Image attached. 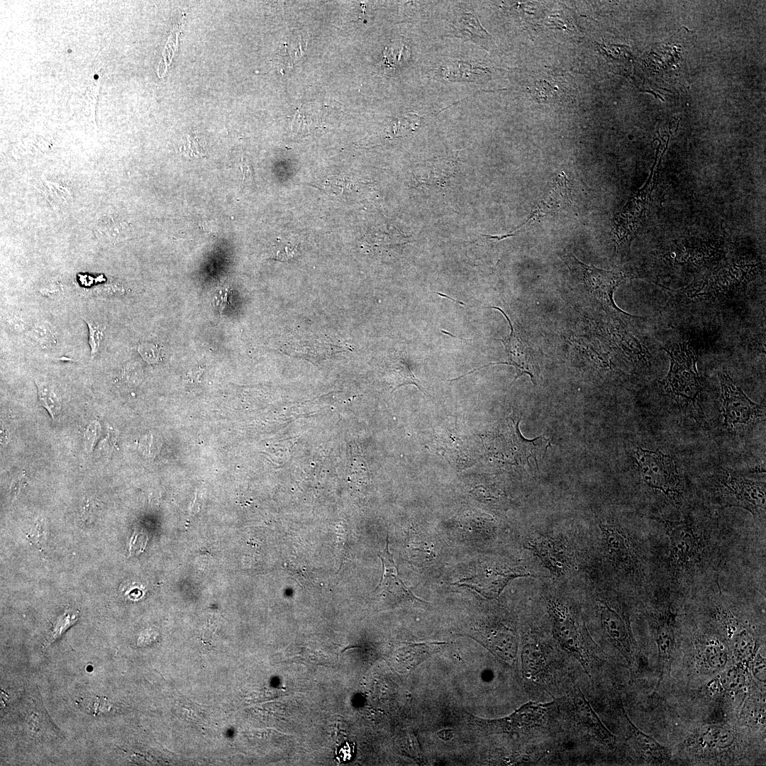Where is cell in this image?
Wrapping results in <instances>:
<instances>
[{"label":"cell","mask_w":766,"mask_h":766,"mask_svg":"<svg viewBox=\"0 0 766 766\" xmlns=\"http://www.w3.org/2000/svg\"><path fill=\"white\" fill-rule=\"evenodd\" d=\"M699 654L701 665L711 672L722 670L728 662V651L718 638H706L700 642Z\"/></svg>","instance_id":"7402d4cb"},{"label":"cell","mask_w":766,"mask_h":766,"mask_svg":"<svg viewBox=\"0 0 766 766\" xmlns=\"http://www.w3.org/2000/svg\"><path fill=\"white\" fill-rule=\"evenodd\" d=\"M25 335L43 349L51 348L57 344L55 331L47 321H36L25 332Z\"/></svg>","instance_id":"d4e9b609"},{"label":"cell","mask_w":766,"mask_h":766,"mask_svg":"<svg viewBox=\"0 0 766 766\" xmlns=\"http://www.w3.org/2000/svg\"><path fill=\"white\" fill-rule=\"evenodd\" d=\"M126 288L124 285L116 279H110L106 282L96 286L92 289L91 294L94 296L101 297H113L124 295Z\"/></svg>","instance_id":"1f68e13d"},{"label":"cell","mask_w":766,"mask_h":766,"mask_svg":"<svg viewBox=\"0 0 766 766\" xmlns=\"http://www.w3.org/2000/svg\"><path fill=\"white\" fill-rule=\"evenodd\" d=\"M9 436V433L7 432V431L5 428L4 426L2 425V423H1V443L2 445H5V444H6L8 443Z\"/></svg>","instance_id":"f6af8a7d"},{"label":"cell","mask_w":766,"mask_h":766,"mask_svg":"<svg viewBox=\"0 0 766 766\" xmlns=\"http://www.w3.org/2000/svg\"><path fill=\"white\" fill-rule=\"evenodd\" d=\"M354 751L353 746L350 747L348 743H346L342 748H340L338 753L340 760H346L347 758H350L352 756V753Z\"/></svg>","instance_id":"ee69618b"},{"label":"cell","mask_w":766,"mask_h":766,"mask_svg":"<svg viewBox=\"0 0 766 766\" xmlns=\"http://www.w3.org/2000/svg\"><path fill=\"white\" fill-rule=\"evenodd\" d=\"M669 540L667 567L672 584L690 586L714 565L711 533L687 516L679 520L658 518Z\"/></svg>","instance_id":"6da1fadb"},{"label":"cell","mask_w":766,"mask_h":766,"mask_svg":"<svg viewBox=\"0 0 766 766\" xmlns=\"http://www.w3.org/2000/svg\"><path fill=\"white\" fill-rule=\"evenodd\" d=\"M6 327L14 333H24L29 328L24 318L19 313H11L4 316Z\"/></svg>","instance_id":"836d02e7"},{"label":"cell","mask_w":766,"mask_h":766,"mask_svg":"<svg viewBox=\"0 0 766 766\" xmlns=\"http://www.w3.org/2000/svg\"><path fill=\"white\" fill-rule=\"evenodd\" d=\"M600 621L609 638L630 662L635 643L626 617L610 604L602 602L600 606Z\"/></svg>","instance_id":"7c38bea8"},{"label":"cell","mask_w":766,"mask_h":766,"mask_svg":"<svg viewBox=\"0 0 766 766\" xmlns=\"http://www.w3.org/2000/svg\"><path fill=\"white\" fill-rule=\"evenodd\" d=\"M455 29L460 35L470 40L486 38L487 33L480 26L476 17L471 13L462 15L455 24Z\"/></svg>","instance_id":"484cf974"},{"label":"cell","mask_w":766,"mask_h":766,"mask_svg":"<svg viewBox=\"0 0 766 766\" xmlns=\"http://www.w3.org/2000/svg\"><path fill=\"white\" fill-rule=\"evenodd\" d=\"M82 709L94 715L111 714L117 710L116 705L105 698L94 697L81 701Z\"/></svg>","instance_id":"4dcf8cb0"},{"label":"cell","mask_w":766,"mask_h":766,"mask_svg":"<svg viewBox=\"0 0 766 766\" xmlns=\"http://www.w3.org/2000/svg\"><path fill=\"white\" fill-rule=\"evenodd\" d=\"M753 674L759 681L765 682V660L760 655H757L754 659Z\"/></svg>","instance_id":"f35d334b"},{"label":"cell","mask_w":766,"mask_h":766,"mask_svg":"<svg viewBox=\"0 0 766 766\" xmlns=\"http://www.w3.org/2000/svg\"><path fill=\"white\" fill-rule=\"evenodd\" d=\"M487 308L499 310L504 316V317L509 322L511 330L509 335L504 339H499V340H501L504 345L506 352L508 355L509 360L507 362L489 363L483 365L478 369H474V370L470 371L467 374H470L476 371L477 370L492 365L504 364L514 366L516 368V375L514 379V382L516 381V379L521 375L526 374L530 376L531 381L535 384L533 358L531 356V349L529 346L523 340H522L517 334H516L514 328L511 323V320L501 308L496 306H490Z\"/></svg>","instance_id":"4fadbf2b"},{"label":"cell","mask_w":766,"mask_h":766,"mask_svg":"<svg viewBox=\"0 0 766 766\" xmlns=\"http://www.w3.org/2000/svg\"><path fill=\"white\" fill-rule=\"evenodd\" d=\"M520 575L521 574L512 572L488 569L455 584L468 587L486 598L494 599L500 594L511 579Z\"/></svg>","instance_id":"2e32d148"},{"label":"cell","mask_w":766,"mask_h":766,"mask_svg":"<svg viewBox=\"0 0 766 766\" xmlns=\"http://www.w3.org/2000/svg\"><path fill=\"white\" fill-rule=\"evenodd\" d=\"M148 540V536L142 532L133 533L130 542V555H138L143 552Z\"/></svg>","instance_id":"8d00e7d4"},{"label":"cell","mask_w":766,"mask_h":766,"mask_svg":"<svg viewBox=\"0 0 766 766\" xmlns=\"http://www.w3.org/2000/svg\"><path fill=\"white\" fill-rule=\"evenodd\" d=\"M388 535L386 539L385 548L378 553V556L382 563V574L379 584L375 591H386L399 596L404 600L422 601L416 597L405 586L399 576L398 569L393 556L389 550Z\"/></svg>","instance_id":"e0dca14e"},{"label":"cell","mask_w":766,"mask_h":766,"mask_svg":"<svg viewBox=\"0 0 766 766\" xmlns=\"http://www.w3.org/2000/svg\"><path fill=\"white\" fill-rule=\"evenodd\" d=\"M434 293H435V294H439V295H440V296H444V297H446V298L450 299L451 300H453V301H455V302H457V303H458V304H462V305H465V304L464 303H462V301H457V300H455V299H453V298H451V297H450V296H448L445 295V294H441V293H439V292H434Z\"/></svg>","instance_id":"bcb514c9"},{"label":"cell","mask_w":766,"mask_h":766,"mask_svg":"<svg viewBox=\"0 0 766 766\" xmlns=\"http://www.w3.org/2000/svg\"><path fill=\"white\" fill-rule=\"evenodd\" d=\"M228 288L226 286L221 287L216 293L213 298L215 306L222 311L228 301Z\"/></svg>","instance_id":"ab89813d"},{"label":"cell","mask_w":766,"mask_h":766,"mask_svg":"<svg viewBox=\"0 0 766 766\" xmlns=\"http://www.w3.org/2000/svg\"><path fill=\"white\" fill-rule=\"evenodd\" d=\"M138 351L142 358L149 364H155L160 360V350L158 348L152 343H140L138 347Z\"/></svg>","instance_id":"e575fe53"},{"label":"cell","mask_w":766,"mask_h":766,"mask_svg":"<svg viewBox=\"0 0 766 766\" xmlns=\"http://www.w3.org/2000/svg\"><path fill=\"white\" fill-rule=\"evenodd\" d=\"M89 331L88 344L91 358L99 353L105 336V326L89 318H84Z\"/></svg>","instance_id":"f546056e"},{"label":"cell","mask_w":766,"mask_h":766,"mask_svg":"<svg viewBox=\"0 0 766 766\" xmlns=\"http://www.w3.org/2000/svg\"><path fill=\"white\" fill-rule=\"evenodd\" d=\"M141 449L146 455L150 456L157 450V446L153 441L152 437H146L141 443Z\"/></svg>","instance_id":"60d3db41"},{"label":"cell","mask_w":766,"mask_h":766,"mask_svg":"<svg viewBox=\"0 0 766 766\" xmlns=\"http://www.w3.org/2000/svg\"><path fill=\"white\" fill-rule=\"evenodd\" d=\"M39 292L46 298L59 299L65 293V286L60 281L53 280L40 287Z\"/></svg>","instance_id":"d6a6232c"},{"label":"cell","mask_w":766,"mask_h":766,"mask_svg":"<svg viewBox=\"0 0 766 766\" xmlns=\"http://www.w3.org/2000/svg\"><path fill=\"white\" fill-rule=\"evenodd\" d=\"M549 705L531 701L506 718L496 720L476 718L474 722L487 733H523L541 726L546 707Z\"/></svg>","instance_id":"9c48e42d"},{"label":"cell","mask_w":766,"mask_h":766,"mask_svg":"<svg viewBox=\"0 0 766 766\" xmlns=\"http://www.w3.org/2000/svg\"><path fill=\"white\" fill-rule=\"evenodd\" d=\"M518 423L513 419L508 420L504 426L497 429L495 443H493L496 454L512 463H529L530 457L536 461L538 457L547 452L549 440L543 436L526 439L520 433Z\"/></svg>","instance_id":"8992f818"},{"label":"cell","mask_w":766,"mask_h":766,"mask_svg":"<svg viewBox=\"0 0 766 766\" xmlns=\"http://www.w3.org/2000/svg\"><path fill=\"white\" fill-rule=\"evenodd\" d=\"M184 152L191 155V156H203L204 150L197 139L190 136L187 138V142L184 145Z\"/></svg>","instance_id":"74e56055"},{"label":"cell","mask_w":766,"mask_h":766,"mask_svg":"<svg viewBox=\"0 0 766 766\" xmlns=\"http://www.w3.org/2000/svg\"><path fill=\"white\" fill-rule=\"evenodd\" d=\"M441 643H415L406 648V662L409 667H415L431 654L435 653Z\"/></svg>","instance_id":"83f0119b"},{"label":"cell","mask_w":766,"mask_h":766,"mask_svg":"<svg viewBox=\"0 0 766 766\" xmlns=\"http://www.w3.org/2000/svg\"><path fill=\"white\" fill-rule=\"evenodd\" d=\"M604 550L612 564L618 570L634 574L640 567V558L628 534L620 527L601 523Z\"/></svg>","instance_id":"ba28073f"},{"label":"cell","mask_w":766,"mask_h":766,"mask_svg":"<svg viewBox=\"0 0 766 766\" xmlns=\"http://www.w3.org/2000/svg\"><path fill=\"white\" fill-rule=\"evenodd\" d=\"M662 348L668 353L670 360V367L665 382V391L698 423L706 425L701 405V387L694 350L689 343L684 342Z\"/></svg>","instance_id":"7a4b0ae2"},{"label":"cell","mask_w":766,"mask_h":766,"mask_svg":"<svg viewBox=\"0 0 766 766\" xmlns=\"http://www.w3.org/2000/svg\"><path fill=\"white\" fill-rule=\"evenodd\" d=\"M677 614L664 606L654 613V638L658 655V688L664 675L669 673L675 645V619Z\"/></svg>","instance_id":"8fae6325"},{"label":"cell","mask_w":766,"mask_h":766,"mask_svg":"<svg viewBox=\"0 0 766 766\" xmlns=\"http://www.w3.org/2000/svg\"><path fill=\"white\" fill-rule=\"evenodd\" d=\"M641 477L651 490L674 504H682L685 491L677 463L672 455L659 450L640 448L634 452Z\"/></svg>","instance_id":"277c9868"},{"label":"cell","mask_w":766,"mask_h":766,"mask_svg":"<svg viewBox=\"0 0 766 766\" xmlns=\"http://www.w3.org/2000/svg\"><path fill=\"white\" fill-rule=\"evenodd\" d=\"M731 267L715 273L689 293L692 298H707L726 294L743 283L745 272Z\"/></svg>","instance_id":"5bb4252c"},{"label":"cell","mask_w":766,"mask_h":766,"mask_svg":"<svg viewBox=\"0 0 766 766\" xmlns=\"http://www.w3.org/2000/svg\"><path fill=\"white\" fill-rule=\"evenodd\" d=\"M573 703L578 722L598 740L607 745L614 746L616 741V736L602 723L578 687L574 689Z\"/></svg>","instance_id":"9a60e30c"},{"label":"cell","mask_w":766,"mask_h":766,"mask_svg":"<svg viewBox=\"0 0 766 766\" xmlns=\"http://www.w3.org/2000/svg\"><path fill=\"white\" fill-rule=\"evenodd\" d=\"M693 744L700 749L710 752L728 749L735 741V733L725 726H710L696 734Z\"/></svg>","instance_id":"ffe728a7"},{"label":"cell","mask_w":766,"mask_h":766,"mask_svg":"<svg viewBox=\"0 0 766 766\" xmlns=\"http://www.w3.org/2000/svg\"><path fill=\"white\" fill-rule=\"evenodd\" d=\"M23 481H24L23 477L22 476H19L17 478H16L15 479H13V482L11 484V491H10V494L13 496V498H15L18 495V493L20 491V489L21 487V485H22Z\"/></svg>","instance_id":"7bdbcfd3"},{"label":"cell","mask_w":766,"mask_h":766,"mask_svg":"<svg viewBox=\"0 0 766 766\" xmlns=\"http://www.w3.org/2000/svg\"><path fill=\"white\" fill-rule=\"evenodd\" d=\"M100 424L97 421H91L88 426L84 434V446L87 453L92 451L95 442L100 435Z\"/></svg>","instance_id":"d590c367"},{"label":"cell","mask_w":766,"mask_h":766,"mask_svg":"<svg viewBox=\"0 0 766 766\" xmlns=\"http://www.w3.org/2000/svg\"><path fill=\"white\" fill-rule=\"evenodd\" d=\"M130 225L121 218L104 216L94 225V233L103 245H112L128 238Z\"/></svg>","instance_id":"d6986e66"},{"label":"cell","mask_w":766,"mask_h":766,"mask_svg":"<svg viewBox=\"0 0 766 766\" xmlns=\"http://www.w3.org/2000/svg\"><path fill=\"white\" fill-rule=\"evenodd\" d=\"M40 404L45 408L52 419L61 410V397L53 384L47 381L35 380Z\"/></svg>","instance_id":"cb8c5ba5"},{"label":"cell","mask_w":766,"mask_h":766,"mask_svg":"<svg viewBox=\"0 0 766 766\" xmlns=\"http://www.w3.org/2000/svg\"><path fill=\"white\" fill-rule=\"evenodd\" d=\"M745 676L740 667H734L724 672L721 677V682L725 690L737 692L745 684Z\"/></svg>","instance_id":"f1b7e54d"},{"label":"cell","mask_w":766,"mask_h":766,"mask_svg":"<svg viewBox=\"0 0 766 766\" xmlns=\"http://www.w3.org/2000/svg\"><path fill=\"white\" fill-rule=\"evenodd\" d=\"M721 389L723 424L728 429L750 425L762 416L761 407L751 401L733 381L728 372H718Z\"/></svg>","instance_id":"52a82bcc"},{"label":"cell","mask_w":766,"mask_h":766,"mask_svg":"<svg viewBox=\"0 0 766 766\" xmlns=\"http://www.w3.org/2000/svg\"><path fill=\"white\" fill-rule=\"evenodd\" d=\"M532 549L547 567L553 572L563 573L569 567V555L564 545L556 540L547 538L535 539Z\"/></svg>","instance_id":"ac0fdd59"},{"label":"cell","mask_w":766,"mask_h":766,"mask_svg":"<svg viewBox=\"0 0 766 766\" xmlns=\"http://www.w3.org/2000/svg\"><path fill=\"white\" fill-rule=\"evenodd\" d=\"M711 499L718 506H737L754 516L765 515V483L755 481L731 470L718 473Z\"/></svg>","instance_id":"5b68a950"},{"label":"cell","mask_w":766,"mask_h":766,"mask_svg":"<svg viewBox=\"0 0 766 766\" xmlns=\"http://www.w3.org/2000/svg\"><path fill=\"white\" fill-rule=\"evenodd\" d=\"M549 611L553 621L554 635L560 645L569 653L587 665L582 647V633L579 623L568 606L559 601H551Z\"/></svg>","instance_id":"30bf717a"},{"label":"cell","mask_w":766,"mask_h":766,"mask_svg":"<svg viewBox=\"0 0 766 766\" xmlns=\"http://www.w3.org/2000/svg\"><path fill=\"white\" fill-rule=\"evenodd\" d=\"M560 257L570 271L575 292L599 306L606 314L632 316L619 309L613 298L616 289L628 278L626 274L585 264L567 252Z\"/></svg>","instance_id":"3957f363"},{"label":"cell","mask_w":766,"mask_h":766,"mask_svg":"<svg viewBox=\"0 0 766 766\" xmlns=\"http://www.w3.org/2000/svg\"><path fill=\"white\" fill-rule=\"evenodd\" d=\"M521 658L523 673L528 679H535L545 666L543 652L540 645L535 642L524 645Z\"/></svg>","instance_id":"603a6c76"},{"label":"cell","mask_w":766,"mask_h":766,"mask_svg":"<svg viewBox=\"0 0 766 766\" xmlns=\"http://www.w3.org/2000/svg\"><path fill=\"white\" fill-rule=\"evenodd\" d=\"M78 618L79 612L77 611L66 610L56 619L46 638L47 644H50L58 639L70 626L77 622Z\"/></svg>","instance_id":"4316f807"},{"label":"cell","mask_w":766,"mask_h":766,"mask_svg":"<svg viewBox=\"0 0 766 766\" xmlns=\"http://www.w3.org/2000/svg\"><path fill=\"white\" fill-rule=\"evenodd\" d=\"M626 718L631 728L632 739L645 759L649 762L655 764L667 762L671 757L670 750L650 736L640 731L628 717Z\"/></svg>","instance_id":"44dd1931"},{"label":"cell","mask_w":766,"mask_h":766,"mask_svg":"<svg viewBox=\"0 0 766 766\" xmlns=\"http://www.w3.org/2000/svg\"><path fill=\"white\" fill-rule=\"evenodd\" d=\"M243 182L249 183L252 179V167L247 161L242 160L240 165Z\"/></svg>","instance_id":"b9f144b4"}]
</instances>
